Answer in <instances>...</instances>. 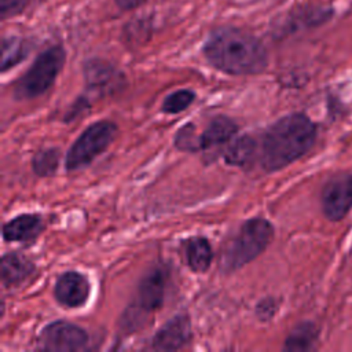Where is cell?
I'll list each match as a JSON object with an SVG mask.
<instances>
[{
  "instance_id": "cell-1",
  "label": "cell",
  "mask_w": 352,
  "mask_h": 352,
  "mask_svg": "<svg viewBox=\"0 0 352 352\" xmlns=\"http://www.w3.org/2000/svg\"><path fill=\"white\" fill-rule=\"evenodd\" d=\"M316 125L302 113L287 114L264 133L260 162L268 172L279 170L307 154L316 140Z\"/></svg>"
},
{
  "instance_id": "cell-2",
  "label": "cell",
  "mask_w": 352,
  "mask_h": 352,
  "mask_svg": "<svg viewBox=\"0 0 352 352\" xmlns=\"http://www.w3.org/2000/svg\"><path fill=\"white\" fill-rule=\"evenodd\" d=\"M204 52L214 67L230 74H254L267 65L263 44L252 34L232 28L214 32Z\"/></svg>"
},
{
  "instance_id": "cell-3",
  "label": "cell",
  "mask_w": 352,
  "mask_h": 352,
  "mask_svg": "<svg viewBox=\"0 0 352 352\" xmlns=\"http://www.w3.org/2000/svg\"><path fill=\"white\" fill-rule=\"evenodd\" d=\"M274 227L265 219H249L228 243L223 254L221 267L226 272L248 264L256 258L272 241Z\"/></svg>"
},
{
  "instance_id": "cell-4",
  "label": "cell",
  "mask_w": 352,
  "mask_h": 352,
  "mask_svg": "<svg viewBox=\"0 0 352 352\" xmlns=\"http://www.w3.org/2000/svg\"><path fill=\"white\" fill-rule=\"evenodd\" d=\"M65 62V52L60 47H51L34 60L15 87L18 99H33L44 94L55 81Z\"/></svg>"
},
{
  "instance_id": "cell-5",
  "label": "cell",
  "mask_w": 352,
  "mask_h": 352,
  "mask_svg": "<svg viewBox=\"0 0 352 352\" xmlns=\"http://www.w3.org/2000/svg\"><path fill=\"white\" fill-rule=\"evenodd\" d=\"M117 126L111 121H98L89 125L73 143L66 155V169L76 170L89 165L111 143Z\"/></svg>"
},
{
  "instance_id": "cell-6",
  "label": "cell",
  "mask_w": 352,
  "mask_h": 352,
  "mask_svg": "<svg viewBox=\"0 0 352 352\" xmlns=\"http://www.w3.org/2000/svg\"><path fill=\"white\" fill-rule=\"evenodd\" d=\"M322 212L330 221H341L352 209V173L338 172L327 179L320 192Z\"/></svg>"
},
{
  "instance_id": "cell-7",
  "label": "cell",
  "mask_w": 352,
  "mask_h": 352,
  "mask_svg": "<svg viewBox=\"0 0 352 352\" xmlns=\"http://www.w3.org/2000/svg\"><path fill=\"white\" fill-rule=\"evenodd\" d=\"M38 342L40 348L45 351H77L85 346L88 336L73 323L56 320L43 329Z\"/></svg>"
},
{
  "instance_id": "cell-8",
  "label": "cell",
  "mask_w": 352,
  "mask_h": 352,
  "mask_svg": "<svg viewBox=\"0 0 352 352\" xmlns=\"http://www.w3.org/2000/svg\"><path fill=\"white\" fill-rule=\"evenodd\" d=\"M191 337L190 320L184 315H177L166 322L153 337L151 345L157 351H175L184 346Z\"/></svg>"
},
{
  "instance_id": "cell-9",
  "label": "cell",
  "mask_w": 352,
  "mask_h": 352,
  "mask_svg": "<svg viewBox=\"0 0 352 352\" xmlns=\"http://www.w3.org/2000/svg\"><path fill=\"white\" fill-rule=\"evenodd\" d=\"M166 274L164 268H151L142 279L138 289V307L143 312L155 311L161 307L165 296Z\"/></svg>"
},
{
  "instance_id": "cell-10",
  "label": "cell",
  "mask_w": 352,
  "mask_h": 352,
  "mask_svg": "<svg viewBox=\"0 0 352 352\" xmlns=\"http://www.w3.org/2000/svg\"><path fill=\"white\" fill-rule=\"evenodd\" d=\"M89 294V283L84 275L78 272L62 274L55 285L56 300L70 308L82 305Z\"/></svg>"
},
{
  "instance_id": "cell-11",
  "label": "cell",
  "mask_w": 352,
  "mask_h": 352,
  "mask_svg": "<svg viewBox=\"0 0 352 352\" xmlns=\"http://www.w3.org/2000/svg\"><path fill=\"white\" fill-rule=\"evenodd\" d=\"M121 74L107 63L100 60L89 62L85 66V81L98 94H111L121 87Z\"/></svg>"
},
{
  "instance_id": "cell-12",
  "label": "cell",
  "mask_w": 352,
  "mask_h": 352,
  "mask_svg": "<svg viewBox=\"0 0 352 352\" xmlns=\"http://www.w3.org/2000/svg\"><path fill=\"white\" fill-rule=\"evenodd\" d=\"M43 230V221L36 214H21L3 227V236L8 242H26L34 239Z\"/></svg>"
},
{
  "instance_id": "cell-13",
  "label": "cell",
  "mask_w": 352,
  "mask_h": 352,
  "mask_svg": "<svg viewBox=\"0 0 352 352\" xmlns=\"http://www.w3.org/2000/svg\"><path fill=\"white\" fill-rule=\"evenodd\" d=\"M33 271V263L18 253H7L1 258V280L4 286L19 285Z\"/></svg>"
},
{
  "instance_id": "cell-14",
  "label": "cell",
  "mask_w": 352,
  "mask_h": 352,
  "mask_svg": "<svg viewBox=\"0 0 352 352\" xmlns=\"http://www.w3.org/2000/svg\"><path fill=\"white\" fill-rule=\"evenodd\" d=\"M236 132V125L227 117H216L205 128L198 140V148H210L228 142Z\"/></svg>"
},
{
  "instance_id": "cell-15",
  "label": "cell",
  "mask_w": 352,
  "mask_h": 352,
  "mask_svg": "<svg viewBox=\"0 0 352 352\" xmlns=\"http://www.w3.org/2000/svg\"><path fill=\"white\" fill-rule=\"evenodd\" d=\"M319 337V329L314 322L305 320L298 323L286 337L283 349L289 352H304L315 348Z\"/></svg>"
},
{
  "instance_id": "cell-16",
  "label": "cell",
  "mask_w": 352,
  "mask_h": 352,
  "mask_svg": "<svg viewBox=\"0 0 352 352\" xmlns=\"http://www.w3.org/2000/svg\"><path fill=\"white\" fill-rule=\"evenodd\" d=\"M187 263L191 270L204 272L208 270L212 261V249L205 238H192L186 248Z\"/></svg>"
},
{
  "instance_id": "cell-17",
  "label": "cell",
  "mask_w": 352,
  "mask_h": 352,
  "mask_svg": "<svg viewBox=\"0 0 352 352\" xmlns=\"http://www.w3.org/2000/svg\"><path fill=\"white\" fill-rule=\"evenodd\" d=\"M254 148H256V144L250 136H241L228 146V148L226 150L224 158L230 165L243 166L252 160L254 154Z\"/></svg>"
},
{
  "instance_id": "cell-18",
  "label": "cell",
  "mask_w": 352,
  "mask_h": 352,
  "mask_svg": "<svg viewBox=\"0 0 352 352\" xmlns=\"http://www.w3.org/2000/svg\"><path fill=\"white\" fill-rule=\"evenodd\" d=\"M28 54L26 44L19 38H4L3 40V56H1V70H7L16 65Z\"/></svg>"
},
{
  "instance_id": "cell-19",
  "label": "cell",
  "mask_w": 352,
  "mask_h": 352,
  "mask_svg": "<svg viewBox=\"0 0 352 352\" xmlns=\"http://www.w3.org/2000/svg\"><path fill=\"white\" fill-rule=\"evenodd\" d=\"M33 170L38 176H51L58 169L59 151L56 148H47L38 151L33 157Z\"/></svg>"
},
{
  "instance_id": "cell-20",
  "label": "cell",
  "mask_w": 352,
  "mask_h": 352,
  "mask_svg": "<svg viewBox=\"0 0 352 352\" xmlns=\"http://www.w3.org/2000/svg\"><path fill=\"white\" fill-rule=\"evenodd\" d=\"M194 98H195V95L190 89L176 91V92H173V94H170L165 98V100L162 103V110L165 113H169V114L180 113L192 103Z\"/></svg>"
},
{
  "instance_id": "cell-21",
  "label": "cell",
  "mask_w": 352,
  "mask_h": 352,
  "mask_svg": "<svg viewBox=\"0 0 352 352\" xmlns=\"http://www.w3.org/2000/svg\"><path fill=\"white\" fill-rule=\"evenodd\" d=\"M26 3L28 0H1V16L7 18L19 12L26 6Z\"/></svg>"
},
{
  "instance_id": "cell-22",
  "label": "cell",
  "mask_w": 352,
  "mask_h": 352,
  "mask_svg": "<svg viewBox=\"0 0 352 352\" xmlns=\"http://www.w3.org/2000/svg\"><path fill=\"white\" fill-rule=\"evenodd\" d=\"M275 309H276V304H275V301H274L272 298H265V300H263V301L258 304V307H257L258 316L263 318V319H267V318L272 316L274 312H275Z\"/></svg>"
},
{
  "instance_id": "cell-23",
  "label": "cell",
  "mask_w": 352,
  "mask_h": 352,
  "mask_svg": "<svg viewBox=\"0 0 352 352\" xmlns=\"http://www.w3.org/2000/svg\"><path fill=\"white\" fill-rule=\"evenodd\" d=\"M143 0H116V3L121 7V8H125V10H129V8H133L136 6H139Z\"/></svg>"
}]
</instances>
